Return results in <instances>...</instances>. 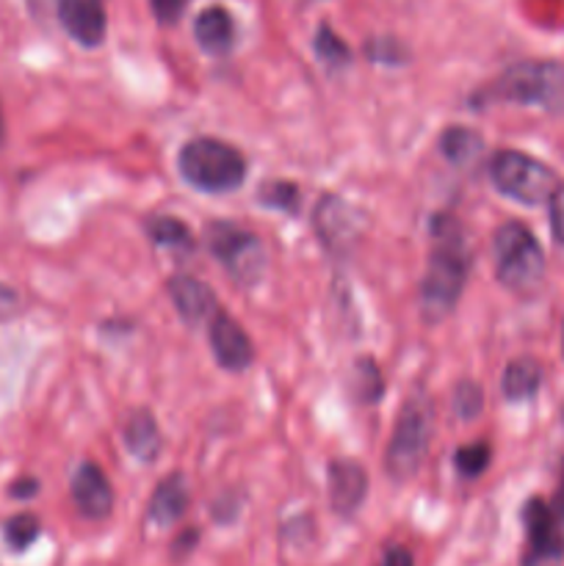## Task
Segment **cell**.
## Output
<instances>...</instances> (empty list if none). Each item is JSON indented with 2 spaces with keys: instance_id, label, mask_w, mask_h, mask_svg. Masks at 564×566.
<instances>
[{
  "instance_id": "obj_1",
  "label": "cell",
  "mask_w": 564,
  "mask_h": 566,
  "mask_svg": "<svg viewBox=\"0 0 564 566\" xmlns=\"http://www.w3.org/2000/svg\"><path fill=\"white\" fill-rule=\"evenodd\" d=\"M470 271V247L462 224L453 216L431 219V252L420 282V313L429 324H440L453 313Z\"/></svg>"
},
{
  "instance_id": "obj_2",
  "label": "cell",
  "mask_w": 564,
  "mask_h": 566,
  "mask_svg": "<svg viewBox=\"0 0 564 566\" xmlns=\"http://www.w3.org/2000/svg\"><path fill=\"white\" fill-rule=\"evenodd\" d=\"M182 180L205 193H227L236 191L247 180V160L232 144L221 138L199 136L182 144L177 155Z\"/></svg>"
},
{
  "instance_id": "obj_3",
  "label": "cell",
  "mask_w": 564,
  "mask_h": 566,
  "mask_svg": "<svg viewBox=\"0 0 564 566\" xmlns=\"http://www.w3.org/2000/svg\"><path fill=\"white\" fill-rule=\"evenodd\" d=\"M492 252H495V276L503 287L529 296L542 285L545 254L529 227L520 221H506L498 227L492 238Z\"/></svg>"
},
{
  "instance_id": "obj_4",
  "label": "cell",
  "mask_w": 564,
  "mask_h": 566,
  "mask_svg": "<svg viewBox=\"0 0 564 566\" xmlns=\"http://www.w3.org/2000/svg\"><path fill=\"white\" fill-rule=\"evenodd\" d=\"M431 431H435V412L429 398L412 396L398 415L385 453V470L393 481L404 484L418 473L429 451Z\"/></svg>"
},
{
  "instance_id": "obj_5",
  "label": "cell",
  "mask_w": 564,
  "mask_h": 566,
  "mask_svg": "<svg viewBox=\"0 0 564 566\" xmlns=\"http://www.w3.org/2000/svg\"><path fill=\"white\" fill-rule=\"evenodd\" d=\"M484 99H506L540 108H564V64L558 61H520L509 66L490 88Z\"/></svg>"
},
{
  "instance_id": "obj_6",
  "label": "cell",
  "mask_w": 564,
  "mask_h": 566,
  "mask_svg": "<svg viewBox=\"0 0 564 566\" xmlns=\"http://www.w3.org/2000/svg\"><path fill=\"white\" fill-rule=\"evenodd\" d=\"M490 177L501 193L523 205H542L556 191L558 180L551 166L518 149H501L490 164Z\"/></svg>"
},
{
  "instance_id": "obj_7",
  "label": "cell",
  "mask_w": 564,
  "mask_h": 566,
  "mask_svg": "<svg viewBox=\"0 0 564 566\" xmlns=\"http://www.w3.org/2000/svg\"><path fill=\"white\" fill-rule=\"evenodd\" d=\"M205 241L238 285L249 287L263 276L265 254L263 243L254 232L230 224V221H216V224L205 227Z\"/></svg>"
},
{
  "instance_id": "obj_8",
  "label": "cell",
  "mask_w": 564,
  "mask_h": 566,
  "mask_svg": "<svg viewBox=\"0 0 564 566\" xmlns=\"http://www.w3.org/2000/svg\"><path fill=\"white\" fill-rule=\"evenodd\" d=\"M365 216L341 197L326 193L315 208V232L332 254H346L363 238Z\"/></svg>"
},
{
  "instance_id": "obj_9",
  "label": "cell",
  "mask_w": 564,
  "mask_h": 566,
  "mask_svg": "<svg viewBox=\"0 0 564 566\" xmlns=\"http://www.w3.org/2000/svg\"><path fill=\"white\" fill-rule=\"evenodd\" d=\"M55 17L61 28L83 48H97L103 44L108 31V17H105L103 0H53Z\"/></svg>"
},
{
  "instance_id": "obj_10",
  "label": "cell",
  "mask_w": 564,
  "mask_h": 566,
  "mask_svg": "<svg viewBox=\"0 0 564 566\" xmlns=\"http://www.w3.org/2000/svg\"><path fill=\"white\" fill-rule=\"evenodd\" d=\"M210 348H213L216 363L224 370H243L254 359V348L249 335L241 329L238 321H232L221 310L210 318Z\"/></svg>"
},
{
  "instance_id": "obj_11",
  "label": "cell",
  "mask_w": 564,
  "mask_h": 566,
  "mask_svg": "<svg viewBox=\"0 0 564 566\" xmlns=\"http://www.w3.org/2000/svg\"><path fill=\"white\" fill-rule=\"evenodd\" d=\"M72 501L86 520H105L114 509V490L103 470L83 462L72 475Z\"/></svg>"
},
{
  "instance_id": "obj_12",
  "label": "cell",
  "mask_w": 564,
  "mask_h": 566,
  "mask_svg": "<svg viewBox=\"0 0 564 566\" xmlns=\"http://www.w3.org/2000/svg\"><path fill=\"white\" fill-rule=\"evenodd\" d=\"M330 506L332 512L341 514V517H352L365 501V492H368V475L352 459H335L330 462Z\"/></svg>"
},
{
  "instance_id": "obj_13",
  "label": "cell",
  "mask_w": 564,
  "mask_h": 566,
  "mask_svg": "<svg viewBox=\"0 0 564 566\" xmlns=\"http://www.w3.org/2000/svg\"><path fill=\"white\" fill-rule=\"evenodd\" d=\"M166 291H169L171 302H175L177 313L186 324H202L205 318H213L219 313V302H216L213 291L205 285L197 276L175 274L166 282Z\"/></svg>"
},
{
  "instance_id": "obj_14",
  "label": "cell",
  "mask_w": 564,
  "mask_h": 566,
  "mask_svg": "<svg viewBox=\"0 0 564 566\" xmlns=\"http://www.w3.org/2000/svg\"><path fill=\"white\" fill-rule=\"evenodd\" d=\"M188 501H191V495H188L186 479H182L180 473L166 475V479L155 486L153 497H149L147 520L153 525H158V528H169V525H175L177 520L186 514Z\"/></svg>"
},
{
  "instance_id": "obj_15",
  "label": "cell",
  "mask_w": 564,
  "mask_h": 566,
  "mask_svg": "<svg viewBox=\"0 0 564 566\" xmlns=\"http://www.w3.org/2000/svg\"><path fill=\"white\" fill-rule=\"evenodd\" d=\"M194 36H197L199 48L210 55L230 53L236 44V22L224 6H208L194 20Z\"/></svg>"
},
{
  "instance_id": "obj_16",
  "label": "cell",
  "mask_w": 564,
  "mask_h": 566,
  "mask_svg": "<svg viewBox=\"0 0 564 566\" xmlns=\"http://www.w3.org/2000/svg\"><path fill=\"white\" fill-rule=\"evenodd\" d=\"M125 448L138 462H153L160 453V429L149 409H136L125 423Z\"/></svg>"
},
{
  "instance_id": "obj_17",
  "label": "cell",
  "mask_w": 564,
  "mask_h": 566,
  "mask_svg": "<svg viewBox=\"0 0 564 566\" xmlns=\"http://www.w3.org/2000/svg\"><path fill=\"white\" fill-rule=\"evenodd\" d=\"M542 385V365L534 357L512 359L503 370L501 390L509 401H525V398L536 396Z\"/></svg>"
},
{
  "instance_id": "obj_18",
  "label": "cell",
  "mask_w": 564,
  "mask_h": 566,
  "mask_svg": "<svg viewBox=\"0 0 564 566\" xmlns=\"http://www.w3.org/2000/svg\"><path fill=\"white\" fill-rule=\"evenodd\" d=\"M481 147H484V142H481L479 133H473L470 127H448L440 138L442 155L457 166H464L470 164V160L479 158Z\"/></svg>"
},
{
  "instance_id": "obj_19",
  "label": "cell",
  "mask_w": 564,
  "mask_h": 566,
  "mask_svg": "<svg viewBox=\"0 0 564 566\" xmlns=\"http://www.w3.org/2000/svg\"><path fill=\"white\" fill-rule=\"evenodd\" d=\"M147 235L149 241L158 243V247L169 249H188L191 247V232L175 216H149L147 219Z\"/></svg>"
},
{
  "instance_id": "obj_20",
  "label": "cell",
  "mask_w": 564,
  "mask_h": 566,
  "mask_svg": "<svg viewBox=\"0 0 564 566\" xmlns=\"http://www.w3.org/2000/svg\"><path fill=\"white\" fill-rule=\"evenodd\" d=\"M352 390L354 398L363 403H374L382 398V390H385V381H382L379 368L370 357H363L354 363L352 370Z\"/></svg>"
},
{
  "instance_id": "obj_21",
  "label": "cell",
  "mask_w": 564,
  "mask_h": 566,
  "mask_svg": "<svg viewBox=\"0 0 564 566\" xmlns=\"http://www.w3.org/2000/svg\"><path fill=\"white\" fill-rule=\"evenodd\" d=\"M490 459L492 451L487 442H470V446L457 448V453H453V468L464 479H479L490 468Z\"/></svg>"
},
{
  "instance_id": "obj_22",
  "label": "cell",
  "mask_w": 564,
  "mask_h": 566,
  "mask_svg": "<svg viewBox=\"0 0 564 566\" xmlns=\"http://www.w3.org/2000/svg\"><path fill=\"white\" fill-rule=\"evenodd\" d=\"M39 531H42V525H39V520L33 517V514H17V517H11L3 528L6 545L17 553L28 551V547L39 539Z\"/></svg>"
},
{
  "instance_id": "obj_23",
  "label": "cell",
  "mask_w": 564,
  "mask_h": 566,
  "mask_svg": "<svg viewBox=\"0 0 564 566\" xmlns=\"http://www.w3.org/2000/svg\"><path fill=\"white\" fill-rule=\"evenodd\" d=\"M315 53L326 66H346L352 61V50L330 25H321L315 33Z\"/></svg>"
},
{
  "instance_id": "obj_24",
  "label": "cell",
  "mask_w": 564,
  "mask_h": 566,
  "mask_svg": "<svg viewBox=\"0 0 564 566\" xmlns=\"http://www.w3.org/2000/svg\"><path fill=\"white\" fill-rule=\"evenodd\" d=\"M258 199L263 205H269V208L288 210V213H296V208H299V188L293 186V182L274 180V182H269V186L260 188Z\"/></svg>"
},
{
  "instance_id": "obj_25",
  "label": "cell",
  "mask_w": 564,
  "mask_h": 566,
  "mask_svg": "<svg viewBox=\"0 0 564 566\" xmlns=\"http://www.w3.org/2000/svg\"><path fill=\"white\" fill-rule=\"evenodd\" d=\"M484 409V390L476 381H462L453 390V412L464 420H473Z\"/></svg>"
},
{
  "instance_id": "obj_26",
  "label": "cell",
  "mask_w": 564,
  "mask_h": 566,
  "mask_svg": "<svg viewBox=\"0 0 564 566\" xmlns=\"http://www.w3.org/2000/svg\"><path fill=\"white\" fill-rule=\"evenodd\" d=\"M368 59L379 61V64H404L407 61V50L396 42V39H370L365 44Z\"/></svg>"
},
{
  "instance_id": "obj_27",
  "label": "cell",
  "mask_w": 564,
  "mask_h": 566,
  "mask_svg": "<svg viewBox=\"0 0 564 566\" xmlns=\"http://www.w3.org/2000/svg\"><path fill=\"white\" fill-rule=\"evenodd\" d=\"M520 566H564V547L525 545Z\"/></svg>"
},
{
  "instance_id": "obj_28",
  "label": "cell",
  "mask_w": 564,
  "mask_h": 566,
  "mask_svg": "<svg viewBox=\"0 0 564 566\" xmlns=\"http://www.w3.org/2000/svg\"><path fill=\"white\" fill-rule=\"evenodd\" d=\"M551 232L556 238V243L564 247V182H558L556 191L551 193Z\"/></svg>"
},
{
  "instance_id": "obj_29",
  "label": "cell",
  "mask_w": 564,
  "mask_h": 566,
  "mask_svg": "<svg viewBox=\"0 0 564 566\" xmlns=\"http://www.w3.org/2000/svg\"><path fill=\"white\" fill-rule=\"evenodd\" d=\"M149 3H153V14L160 25H175L186 11L188 0H149Z\"/></svg>"
},
{
  "instance_id": "obj_30",
  "label": "cell",
  "mask_w": 564,
  "mask_h": 566,
  "mask_svg": "<svg viewBox=\"0 0 564 566\" xmlns=\"http://www.w3.org/2000/svg\"><path fill=\"white\" fill-rule=\"evenodd\" d=\"M382 566H415V558L407 547L393 545V547H387L385 556H382Z\"/></svg>"
},
{
  "instance_id": "obj_31",
  "label": "cell",
  "mask_w": 564,
  "mask_h": 566,
  "mask_svg": "<svg viewBox=\"0 0 564 566\" xmlns=\"http://www.w3.org/2000/svg\"><path fill=\"white\" fill-rule=\"evenodd\" d=\"M17 310H20V298H17V293L11 291V287L0 285V318H11Z\"/></svg>"
},
{
  "instance_id": "obj_32",
  "label": "cell",
  "mask_w": 564,
  "mask_h": 566,
  "mask_svg": "<svg viewBox=\"0 0 564 566\" xmlns=\"http://www.w3.org/2000/svg\"><path fill=\"white\" fill-rule=\"evenodd\" d=\"M36 490H39V484L33 479H20L17 484H11V495L14 497H31V495H36Z\"/></svg>"
},
{
  "instance_id": "obj_33",
  "label": "cell",
  "mask_w": 564,
  "mask_h": 566,
  "mask_svg": "<svg viewBox=\"0 0 564 566\" xmlns=\"http://www.w3.org/2000/svg\"><path fill=\"white\" fill-rule=\"evenodd\" d=\"M551 509H553V512H556V517L562 520V523H564V479H562V484H558L556 495H553Z\"/></svg>"
},
{
  "instance_id": "obj_34",
  "label": "cell",
  "mask_w": 564,
  "mask_h": 566,
  "mask_svg": "<svg viewBox=\"0 0 564 566\" xmlns=\"http://www.w3.org/2000/svg\"><path fill=\"white\" fill-rule=\"evenodd\" d=\"M197 545V531H186V534H182V539L177 542V556H180V551H191V547Z\"/></svg>"
},
{
  "instance_id": "obj_35",
  "label": "cell",
  "mask_w": 564,
  "mask_h": 566,
  "mask_svg": "<svg viewBox=\"0 0 564 566\" xmlns=\"http://www.w3.org/2000/svg\"><path fill=\"white\" fill-rule=\"evenodd\" d=\"M0 136H3V122H0Z\"/></svg>"
},
{
  "instance_id": "obj_36",
  "label": "cell",
  "mask_w": 564,
  "mask_h": 566,
  "mask_svg": "<svg viewBox=\"0 0 564 566\" xmlns=\"http://www.w3.org/2000/svg\"><path fill=\"white\" fill-rule=\"evenodd\" d=\"M562 418H564V407H562Z\"/></svg>"
}]
</instances>
